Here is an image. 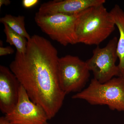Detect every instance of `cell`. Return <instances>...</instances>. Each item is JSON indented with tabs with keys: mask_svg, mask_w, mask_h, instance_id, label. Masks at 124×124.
<instances>
[{
	"mask_svg": "<svg viewBox=\"0 0 124 124\" xmlns=\"http://www.w3.org/2000/svg\"><path fill=\"white\" fill-rule=\"evenodd\" d=\"M79 15H42L37 12L34 18L37 24L43 32L53 40L66 46L78 43L75 25Z\"/></svg>",
	"mask_w": 124,
	"mask_h": 124,
	"instance_id": "obj_4",
	"label": "cell"
},
{
	"mask_svg": "<svg viewBox=\"0 0 124 124\" xmlns=\"http://www.w3.org/2000/svg\"><path fill=\"white\" fill-rule=\"evenodd\" d=\"M20 85L9 68L0 66V110L5 115L10 112L17 103Z\"/></svg>",
	"mask_w": 124,
	"mask_h": 124,
	"instance_id": "obj_8",
	"label": "cell"
},
{
	"mask_svg": "<svg viewBox=\"0 0 124 124\" xmlns=\"http://www.w3.org/2000/svg\"><path fill=\"white\" fill-rule=\"evenodd\" d=\"M116 26L104 4L90 7L79 14L76 22L78 43L98 46L110 35Z\"/></svg>",
	"mask_w": 124,
	"mask_h": 124,
	"instance_id": "obj_2",
	"label": "cell"
},
{
	"mask_svg": "<svg viewBox=\"0 0 124 124\" xmlns=\"http://www.w3.org/2000/svg\"><path fill=\"white\" fill-rule=\"evenodd\" d=\"M0 124H10L5 116H2L0 117Z\"/></svg>",
	"mask_w": 124,
	"mask_h": 124,
	"instance_id": "obj_15",
	"label": "cell"
},
{
	"mask_svg": "<svg viewBox=\"0 0 124 124\" xmlns=\"http://www.w3.org/2000/svg\"><path fill=\"white\" fill-rule=\"evenodd\" d=\"M14 50L11 46H7L4 47L2 46H0V56H2L12 54L14 53Z\"/></svg>",
	"mask_w": 124,
	"mask_h": 124,
	"instance_id": "obj_14",
	"label": "cell"
},
{
	"mask_svg": "<svg viewBox=\"0 0 124 124\" xmlns=\"http://www.w3.org/2000/svg\"><path fill=\"white\" fill-rule=\"evenodd\" d=\"M5 116L10 124H49L45 111L31 100L21 85L17 103Z\"/></svg>",
	"mask_w": 124,
	"mask_h": 124,
	"instance_id": "obj_7",
	"label": "cell"
},
{
	"mask_svg": "<svg viewBox=\"0 0 124 124\" xmlns=\"http://www.w3.org/2000/svg\"><path fill=\"white\" fill-rule=\"evenodd\" d=\"M24 19L25 17L23 16H15L10 14H6L0 18V22L3 24H7L12 30L28 40L31 37L25 28Z\"/></svg>",
	"mask_w": 124,
	"mask_h": 124,
	"instance_id": "obj_11",
	"label": "cell"
},
{
	"mask_svg": "<svg viewBox=\"0 0 124 124\" xmlns=\"http://www.w3.org/2000/svg\"><path fill=\"white\" fill-rule=\"evenodd\" d=\"M72 98L85 100L92 105H106L110 109L124 111V78H113L104 83L92 79L87 88Z\"/></svg>",
	"mask_w": 124,
	"mask_h": 124,
	"instance_id": "obj_3",
	"label": "cell"
},
{
	"mask_svg": "<svg viewBox=\"0 0 124 124\" xmlns=\"http://www.w3.org/2000/svg\"><path fill=\"white\" fill-rule=\"evenodd\" d=\"M110 12L119 33L116 48L119 60L118 66L120 70V77L124 78V11L119 6L116 5Z\"/></svg>",
	"mask_w": 124,
	"mask_h": 124,
	"instance_id": "obj_10",
	"label": "cell"
},
{
	"mask_svg": "<svg viewBox=\"0 0 124 124\" xmlns=\"http://www.w3.org/2000/svg\"><path fill=\"white\" fill-rule=\"evenodd\" d=\"M11 1L9 0H0V8L3 5L7 6L10 4Z\"/></svg>",
	"mask_w": 124,
	"mask_h": 124,
	"instance_id": "obj_16",
	"label": "cell"
},
{
	"mask_svg": "<svg viewBox=\"0 0 124 124\" xmlns=\"http://www.w3.org/2000/svg\"><path fill=\"white\" fill-rule=\"evenodd\" d=\"M59 59L49 41L34 35L27 40L25 53L16 52L9 65L31 100L44 110L49 120L60 110L66 95L60 86Z\"/></svg>",
	"mask_w": 124,
	"mask_h": 124,
	"instance_id": "obj_1",
	"label": "cell"
},
{
	"mask_svg": "<svg viewBox=\"0 0 124 124\" xmlns=\"http://www.w3.org/2000/svg\"><path fill=\"white\" fill-rule=\"evenodd\" d=\"M105 2V0H54L42 4L37 13L42 15H77L90 7Z\"/></svg>",
	"mask_w": 124,
	"mask_h": 124,
	"instance_id": "obj_9",
	"label": "cell"
},
{
	"mask_svg": "<svg viewBox=\"0 0 124 124\" xmlns=\"http://www.w3.org/2000/svg\"><path fill=\"white\" fill-rule=\"evenodd\" d=\"M116 37L111 39L104 47L97 46L93 51V55L85 61L94 79L103 84L114 77L120 76L119 69L116 64L118 58Z\"/></svg>",
	"mask_w": 124,
	"mask_h": 124,
	"instance_id": "obj_5",
	"label": "cell"
},
{
	"mask_svg": "<svg viewBox=\"0 0 124 124\" xmlns=\"http://www.w3.org/2000/svg\"><path fill=\"white\" fill-rule=\"evenodd\" d=\"M39 1V0H23L22 4L25 8H31L38 4Z\"/></svg>",
	"mask_w": 124,
	"mask_h": 124,
	"instance_id": "obj_13",
	"label": "cell"
},
{
	"mask_svg": "<svg viewBox=\"0 0 124 124\" xmlns=\"http://www.w3.org/2000/svg\"><path fill=\"white\" fill-rule=\"evenodd\" d=\"M4 24V32L6 36V42L10 45L14 46L17 52L23 53L26 50L27 40L12 30L6 24Z\"/></svg>",
	"mask_w": 124,
	"mask_h": 124,
	"instance_id": "obj_12",
	"label": "cell"
},
{
	"mask_svg": "<svg viewBox=\"0 0 124 124\" xmlns=\"http://www.w3.org/2000/svg\"><path fill=\"white\" fill-rule=\"evenodd\" d=\"M58 66L60 86L66 95L84 89L90 77L85 62L78 56L67 55L59 58Z\"/></svg>",
	"mask_w": 124,
	"mask_h": 124,
	"instance_id": "obj_6",
	"label": "cell"
}]
</instances>
